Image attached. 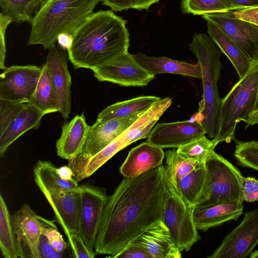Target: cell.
<instances>
[{"label": "cell", "mask_w": 258, "mask_h": 258, "mask_svg": "<svg viewBox=\"0 0 258 258\" xmlns=\"http://www.w3.org/2000/svg\"><path fill=\"white\" fill-rule=\"evenodd\" d=\"M165 167L125 178L108 197L94 249L111 257L163 221L165 209Z\"/></svg>", "instance_id": "cell-1"}, {"label": "cell", "mask_w": 258, "mask_h": 258, "mask_svg": "<svg viewBox=\"0 0 258 258\" xmlns=\"http://www.w3.org/2000/svg\"><path fill=\"white\" fill-rule=\"evenodd\" d=\"M126 21L111 10L93 13L73 34L67 50L74 69L93 70L128 51Z\"/></svg>", "instance_id": "cell-2"}, {"label": "cell", "mask_w": 258, "mask_h": 258, "mask_svg": "<svg viewBox=\"0 0 258 258\" xmlns=\"http://www.w3.org/2000/svg\"><path fill=\"white\" fill-rule=\"evenodd\" d=\"M102 0H44L33 16L27 45L45 50L55 45L63 33L73 34Z\"/></svg>", "instance_id": "cell-3"}, {"label": "cell", "mask_w": 258, "mask_h": 258, "mask_svg": "<svg viewBox=\"0 0 258 258\" xmlns=\"http://www.w3.org/2000/svg\"><path fill=\"white\" fill-rule=\"evenodd\" d=\"M188 47L196 57L202 72L203 93L198 112L200 121L209 137L213 139L221 100L218 87L222 66L221 52L210 36L203 33L195 34Z\"/></svg>", "instance_id": "cell-4"}, {"label": "cell", "mask_w": 258, "mask_h": 258, "mask_svg": "<svg viewBox=\"0 0 258 258\" xmlns=\"http://www.w3.org/2000/svg\"><path fill=\"white\" fill-rule=\"evenodd\" d=\"M258 85V62L253 61L248 71L221 99L217 118V132L212 139L217 146L235 140L236 125L244 121L254 104Z\"/></svg>", "instance_id": "cell-5"}, {"label": "cell", "mask_w": 258, "mask_h": 258, "mask_svg": "<svg viewBox=\"0 0 258 258\" xmlns=\"http://www.w3.org/2000/svg\"><path fill=\"white\" fill-rule=\"evenodd\" d=\"M165 177L166 195L163 221L179 250L188 251L201 239L194 219L196 207L182 198L166 170Z\"/></svg>", "instance_id": "cell-6"}, {"label": "cell", "mask_w": 258, "mask_h": 258, "mask_svg": "<svg viewBox=\"0 0 258 258\" xmlns=\"http://www.w3.org/2000/svg\"><path fill=\"white\" fill-rule=\"evenodd\" d=\"M205 166L208 179L207 197L206 202L200 205L222 202L243 203V176L235 166L214 150L206 159Z\"/></svg>", "instance_id": "cell-7"}, {"label": "cell", "mask_w": 258, "mask_h": 258, "mask_svg": "<svg viewBox=\"0 0 258 258\" xmlns=\"http://www.w3.org/2000/svg\"><path fill=\"white\" fill-rule=\"evenodd\" d=\"M158 118V114L154 108L147 110L110 144L73 170L75 178L79 182L90 177L119 151L138 140L147 138Z\"/></svg>", "instance_id": "cell-8"}, {"label": "cell", "mask_w": 258, "mask_h": 258, "mask_svg": "<svg viewBox=\"0 0 258 258\" xmlns=\"http://www.w3.org/2000/svg\"><path fill=\"white\" fill-rule=\"evenodd\" d=\"M146 111L121 118L104 121L96 120L90 126L81 152L77 156L69 160L68 166L73 171L87 161L126 130Z\"/></svg>", "instance_id": "cell-9"}, {"label": "cell", "mask_w": 258, "mask_h": 258, "mask_svg": "<svg viewBox=\"0 0 258 258\" xmlns=\"http://www.w3.org/2000/svg\"><path fill=\"white\" fill-rule=\"evenodd\" d=\"M258 245V208L244 214L209 258H246Z\"/></svg>", "instance_id": "cell-10"}, {"label": "cell", "mask_w": 258, "mask_h": 258, "mask_svg": "<svg viewBox=\"0 0 258 258\" xmlns=\"http://www.w3.org/2000/svg\"><path fill=\"white\" fill-rule=\"evenodd\" d=\"M100 82H109L124 87H144L155 76L143 68L128 51L92 70Z\"/></svg>", "instance_id": "cell-11"}, {"label": "cell", "mask_w": 258, "mask_h": 258, "mask_svg": "<svg viewBox=\"0 0 258 258\" xmlns=\"http://www.w3.org/2000/svg\"><path fill=\"white\" fill-rule=\"evenodd\" d=\"M79 190V234L87 247L95 251L94 243L108 196L104 189L90 184L80 185Z\"/></svg>", "instance_id": "cell-12"}, {"label": "cell", "mask_w": 258, "mask_h": 258, "mask_svg": "<svg viewBox=\"0 0 258 258\" xmlns=\"http://www.w3.org/2000/svg\"><path fill=\"white\" fill-rule=\"evenodd\" d=\"M41 71L42 68L31 64L7 68L0 75V100L29 103Z\"/></svg>", "instance_id": "cell-13"}, {"label": "cell", "mask_w": 258, "mask_h": 258, "mask_svg": "<svg viewBox=\"0 0 258 258\" xmlns=\"http://www.w3.org/2000/svg\"><path fill=\"white\" fill-rule=\"evenodd\" d=\"M233 11L207 14L202 17L218 26L253 60L258 53V26L237 18Z\"/></svg>", "instance_id": "cell-14"}, {"label": "cell", "mask_w": 258, "mask_h": 258, "mask_svg": "<svg viewBox=\"0 0 258 258\" xmlns=\"http://www.w3.org/2000/svg\"><path fill=\"white\" fill-rule=\"evenodd\" d=\"M48 220L23 205L11 216V223L19 246L20 257L39 258L37 245L43 226Z\"/></svg>", "instance_id": "cell-15"}, {"label": "cell", "mask_w": 258, "mask_h": 258, "mask_svg": "<svg viewBox=\"0 0 258 258\" xmlns=\"http://www.w3.org/2000/svg\"><path fill=\"white\" fill-rule=\"evenodd\" d=\"M207 134L200 120L161 122L155 124L146 142L164 148H178Z\"/></svg>", "instance_id": "cell-16"}, {"label": "cell", "mask_w": 258, "mask_h": 258, "mask_svg": "<svg viewBox=\"0 0 258 258\" xmlns=\"http://www.w3.org/2000/svg\"><path fill=\"white\" fill-rule=\"evenodd\" d=\"M65 50L55 45L49 49L45 64L50 72L59 106V112L68 119L71 112V77Z\"/></svg>", "instance_id": "cell-17"}, {"label": "cell", "mask_w": 258, "mask_h": 258, "mask_svg": "<svg viewBox=\"0 0 258 258\" xmlns=\"http://www.w3.org/2000/svg\"><path fill=\"white\" fill-rule=\"evenodd\" d=\"M67 236L80 231V192L77 189L44 195Z\"/></svg>", "instance_id": "cell-18"}, {"label": "cell", "mask_w": 258, "mask_h": 258, "mask_svg": "<svg viewBox=\"0 0 258 258\" xmlns=\"http://www.w3.org/2000/svg\"><path fill=\"white\" fill-rule=\"evenodd\" d=\"M165 157L163 149L144 142L129 152L119 170L125 178L136 177L162 165Z\"/></svg>", "instance_id": "cell-19"}, {"label": "cell", "mask_w": 258, "mask_h": 258, "mask_svg": "<svg viewBox=\"0 0 258 258\" xmlns=\"http://www.w3.org/2000/svg\"><path fill=\"white\" fill-rule=\"evenodd\" d=\"M243 203L222 202L195 207L194 219L198 230L207 231L232 220H237L243 214Z\"/></svg>", "instance_id": "cell-20"}, {"label": "cell", "mask_w": 258, "mask_h": 258, "mask_svg": "<svg viewBox=\"0 0 258 258\" xmlns=\"http://www.w3.org/2000/svg\"><path fill=\"white\" fill-rule=\"evenodd\" d=\"M133 243L144 248L153 258L181 257V251L163 221L149 228Z\"/></svg>", "instance_id": "cell-21"}, {"label": "cell", "mask_w": 258, "mask_h": 258, "mask_svg": "<svg viewBox=\"0 0 258 258\" xmlns=\"http://www.w3.org/2000/svg\"><path fill=\"white\" fill-rule=\"evenodd\" d=\"M90 126L83 112L64 123L60 137L56 143L57 155L69 160L79 155L85 144Z\"/></svg>", "instance_id": "cell-22"}, {"label": "cell", "mask_w": 258, "mask_h": 258, "mask_svg": "<svg viewBox=\"0 0 258 258\" xmlns=\"http://www.w3.org/2000/svg\"><path fill=\"white\" fill-rule=\"evenodd\" d=\"M135 60L153 75L170 73L202 79L200 65L172 59L165 56H151L139 52L133 55Z\"/></svg>", "instance_id": "cell-23"}, {"label": "cell", "mask_w": 258, "mask_h": 258, "mask_svg": "<svg viewBox=\"0 0 258 258\" xmlns=\"http://www.w3.org/2000/svg\"><path fill=\"white\" fill-rule=\"evenodd\" d=\"M45 114L27 103L26 106L7 128L0 134V156L3 158L10 147L19 137L31 129L37 130Z\"/></svg>", "instance_id": "cell-24"}, {"label": "cell", "mask_w": 258, "mask_h": 258, "mask_svg": "<svg viewBox=\"0 0 258 258\" xmlns=\"http://www.w3.org/2000/svg\"><path fill=\"white\" fill-rule=\"evenodd\" d=\"M33 173L35 182L43 195L76 189L79 186L76 179L62 178L58 168L49 161H38L34 167Z\"/></svg>", "instance_id": "cell-25"}, {"label": "cell", "mask_w": 258, "mask_h": 258, "mask_svg": "<svg viewBox=\"0 0 258 258\" xmlns=\"http://www.w3.org/2000/svg\"><path fill=\"white\" fill-rule=\"evenodd\" d=\"M207 28L210 37L227 56L235 68L239 79H241L248 71L253 60L215 24L207 21Z\"/></svg>", "instance_id": "cell-26"}, {"label": "cell", "mask_w": 258, "mask_h": 258, "mask_svg": "<svg viewBox=\"0 0 258 258\" xmlns=\"http://www.w3.org/2000/svg\"><path fill=\"white\" fill-rule=\"evenodd\" d=\"M174 185L182 198L191 206L196 207L205 203L208 186L205 162L200 164Z\"/></svg>", "instance_id": "cell-27"}, {"label": "cell", "mask_w": 258, "mask_h": 258, "mask_svg": "<svg viewBox=\"0 0 258 258\" xmlns=\"http://www.w3.org/2000/svg\"><path fill=\"white\" fill-rule=\"evenodd\" d=\"M161 99L156 96H141L128 100L117 102L104 109L98 115L97 119L104 121L112 119L125 117L150 108Z\"/></svg>", "instance_id": "cell-28"}, {"label": "cell", "mask_w": 258, "mask_h": 258, "mask_svg": "<svg viewBox=\"0 0 258 258\" xmlns=\"http://www.w3.org/2000/svg\"><path fill=\"white\" fill-rule=\"evenodd\" d=\"M45 115L59 111V106L50 72L45 63L42 67L41 73L35 92L28 103Z\"/></svg>", "instance_id": "cell-29"}, {"label": "cell", "mask_w": 258, "mask_h": 258, "mask_svg": "<svg viewBox=\"0 0 258 258\" xmlns=\"http://www.w3.org/2000/svg\"><path fill=\"white\" fill-rule=\"evenodd\" d=\"M0 248L5 258L20 257V252L11 223V216L2 196H0Z\"/></svg>", "instance_id": "cell-30"}, {"label": "cell", "mask_w": 258, "mask_h": 258, "mask_svg": "<svg viewBox=\"0 0 258 258\" xmlns=\"http://www.w3.org/2000/svg\"><path fill=\"white\" fill-rule=\"evenodd\" d=\"M44 0H0L1 13L9 17L12 22L30 23L33 14Z\"/></svg>", "instance_id": "cell-31"}, {"label": "cell", "mask_w": 258, "mask_h": 258, "mask_svg": "<svg viewBox=\"0 0 258 258\" xmlns=\"http://www.w3.org/2000/svg\"><path fill=\"white\" fill-rule=\"evenodd\" d=\"M166 172L172 183L176 184L181 178L186 175L200 164L199 161L180 156L175 148L165 152Z\"/></svg>", "instance_id": "cell-32"}, {"label": "cell", "mask_w": 258, "mask_h": 258, "mask_svg": "<svg viewBox=\"0 0 258 258\" xmlns=\"http://www.w3.org/2000/svg\"><path fill=\"white\" fill-rule=\"evenodd\" d=\"M180 9L183 14L194 15L234 11L226 0H182Z\"/></svg>", "instance_id": "cell-33"}, {"label": "cell", "mask_w": 258, "mask_h": 258, "mask_svg": "<svg viewBox=\"0 0 258 258\" xmlns=\"http://www.w3.org/2000/svg\"><path fill=\"white\" fill-rule=\"evenodd\" d=\"M216 145L213 140L202 135L191 142L177 148V153L181 157L205 163Z\"/></svg>", "instance_id": "cell-34"}, {"label": "cell", "mask_w": 258, "mask_h": 258, "mask_svg": "<svg viewBox=\"0 0 258 258\" xmlns=\"http://www.w3.org/2000/svg\"><path fill=\"white\" fill-rule=\"evenodd\" d=\"M234 141L236 145L234 156L237 163L242 167L258 171V142Z\"/></svg>", "instance_id": "cell-35"}, {"label": "cell", "mask_w": 258, "mask_h": 258, "mask_svg": "<svg viewBox=\"0 0 258 258\" xmlns=\"http://www.w3.org/2000/svg\"><path fill=\"white\" fill-rule=\"evenodd\" d=\"M27 103L0 100V134L16 117Z\"/></svg>", "instance_id": "cell-36"}, {"label": "cell", "mask_w": 258, "mask_h": 258, "mask_svg": "<svg viewBox=\"0 0 258 258\" xmlns=\"http://www.w3.org/2000/svg\"><path fill=\"white\" fill-rule=\"evenodd\" d=\"M42 233L46 237L55 250L64 252L69 247L68 244L64 240L62 235L58 231L53 221H48L43 226Z\"/></svg>", "instance_id": "cell-37"}, {"label": "cell", "mask_w": 258, "mask_h": 258, "mask_svg": "<svg viewBox=\"0 0 258 258\" xmlns=\"http://www.w3.org/2000/svg\"><path fill=\"white\" fill-rule=\"evenodd\" d=\"M71 247L73 257L77 258H94L96 255L95 251H91L85 245L79 233H72L67 236Z\"/></svg>", "instance_id": "cell-38"}, {"label": "cell", "mask_w": 258, "mask_h": 258, "mask_svg": "<svg viewBox=\"0 0 258 258\" xmlns=\"http://www.w3.org/2000/svg\"><path fill=\"white\" fill-rule=\"evenodd\" d=\"M243 201L254 202L258 201V180L252 177H243L242 181Z\"/></svg>", "instance_id": "cell-39"}, {"label": "cell", "mask_w": 258, "mask_h": 258, "mask_svg": "<svg viewBox=\"0 0 258 258\" xmlns=\"http://www.w3.org/2000/svg\"><path fill=\"white\" fill-rule=\"evenodd\" d=\"M112 258H153L144 248L132 243Z\"/></svg>", "instance_id": "cell-40"}, {"label": "cell", "mask_w": 258, "mask_h": 258, "mask_svg": "<svg viewBox=\"0 0 258 258\" xmlns=\"http://www.w3.org/2000/svg\"><path fill=\"white\" fill-rule=\"evenodd\" d=\"M11 19L1 13L0 15V68L5 70L7 68L5 65L6 47L5 34L8 25L11 23Z\"/></svg>", "instance_id": "cell-41"}, {"label": "cell", "mask_w": 258, "mask_h": 258, "mask_svg": "<svg viewBox=\"0 0 258 258\" xmlns=\"http://www.w3.org/2000/svg\"><path fill=\"white\" fill-rule=\"evenodd\" d=\"M233 12L237 18L258 26V6Z\"/></svg>", "instance_id": "cell-42"}, {"label": "cell", "mask_w": 258, "mask_h": 258, "mask_svg": "<svg viewBox=\"0 0 258 258\" xmlns=\"http://www.w3.org/2000/svg\"><path fill=\"white\" fill-rule=\"evenodd\" d=\"M39 258H47L54 250V248L46 237L41 234L37 245Z\"/></svg>", "instance_id": "cell-43"}, {"label": "cell", "mask_w": 258, "mask_h": 258, "mask_svg": "<svg viewBox=\"0 0 258 258\" xmlns=\"http://www.w3.org/2000/svg\"><path fill=\"white\" fill-rule=\"evenodd\" d=\"M255 59H256L258 62V53ZM243 122L246 124L245 129L248 126L258 124V85L254 104L250 110L247 116Z\"/></svg>", "instance_id": "cell-44"}, {"label": "cell", "mask_w": 258, "mask_h": 258, "mask_svg": "<svg viewBox=\"0 0 258 258\" xmlns=\"http://www.w3.org/2000/svg\"><path fill=\"white\" fill-rule=\"evenodd\" d=\"M103 5L108 6L115 12L130 9L128 0H102Z\"/></svg>", "instance_id": "cell-45"}, {"label": "cell", "mask_w": 258, "mask_h": 258, "mask_svg": "<svg viewBox=\"0 0 258 258\" xmlns=\"http://www.w3.org/2000/svg\"><path fill=\"white\" fill-rule=\"evenodd\" d=\"M234 11L258 6V0H226Z\"/></svg>", "instance_id": "cell-46"}, {"label": "cell", "mask_w": 258, "mask_h": 258, "mask_svg": "<svg viewBox=\"0 0 258 258\" xmlns=\"http://www.w3.org/2000/svg\"><path fill=\"white\" fill-rule=\"evenodd\" d=\"M160 0H128L129 8L141 11L148 10L153 4L158 3Z\"/></svg>", "instance_id": "cell-47"}, {"label": "cell", "mask_w": 258, "mask_h": 258, "mask_svg": "<svg viewBox=\"0 0 258 258\" xmlns=\"http://www.w3.org/2000/svg\"><path fill=\"white\" fill-rule=\"evenodd\" d=\"M73 41V34L70 33H63L59 35L57 41L58 45L64 50H68L72 45Z\"/></svg>", "instance_id": "cell-48"}, {"label": "cell", "mask_w": 258, "mask_h": 258, "mask_svg": "<svg viewBox=\"0 0 258 258\" xmlns=\"http://www.w3.org/2000/svg\"><path fill=\"white\" fill-rule=\"evenodd\" d=\"M58 171L61 177L64 179L73 180L75 179L72 169L68 165L58 168Z\"/></svg>", "instance_id": "cell-49"}, {"label": "cell", "mask_w": 258, "mask_h": 258, "mask_svg": "<svg viewBox=\"0 0 258 258\" xmlns=\"http://www.w3.org/2000/svg\"><path fill=\"white\" fill-rule=\"evenodd\" d=\"M63 254L64 252H60L54 249L52 252L48 255L47 258H61L64 256Z\"/></svg>", "instance_id": "cell-50"}, {"label": "cell", "mask_w": 258, "mask_h": 258, "mask_svg": "<svg viewBox=\"0 0 258 258\" xmlns=\"http://www.w3.org/2000/svg\"><path fill=\"white\" fill-rule=\"evenodd\" d=\"M250 257L256 258L258 257V250H255L253 252H251V253L249 255Z\"/></svg>", "instance_id": "cell-51"}]
</instances>
